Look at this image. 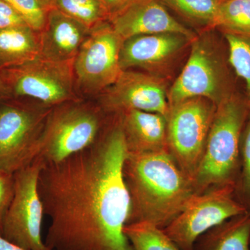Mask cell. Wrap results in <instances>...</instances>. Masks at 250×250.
<instances>
[{
	"mask_svg": "<svg viewBox=\"0 0 250 250\" xmlns=\"http://www.w3.org/2000/svg\"><path fill=\"white\" fill-rule=\"evenodd\" d=\"M127 154L119 118L113 116L90 147L44 163L39 192L50 220L49 250H133L124 233L130 214L123 176Z\"/></svg>",
	"mask_w": 250,
	"mask_h": 250,
	"instance_id": "obj_1",
	"label": "cell"
},
{
	"mask_svg": "<svg viewBox=\"0 0 250 250\" xmlns=\"http://www.w3.org/2000/svg\"><path fill=\"white\" fill-rule=\"evenodd\" d=\"M123 176L130 197L127 224L148 222L164 229L196 194L168 151L128 152Z\"/></svg>",
	"mask_w": 250,
	"mask_h": 250,
	"instance_id": "obj_2",
	"label": "cell"
},
{
	"mask_svg": "<svg viewBox=\"0 0 250 250\" xmlns=\"http://www.w3.org/2000/svg\"><path fill=\"white\" fill-rule=\"evenodd\" d=\"M250 113L246 99L233 94L216 106L201 164L194 177L195 193L236 186L241 166V142Z\"/></svg>",
	"mask_w": 250,
	"mask_h": 250,
	"instance_id": "obj_3",
	"label": "cell"
},
{
	"mask_svg": "<svg viewBox=\"0 0 250 250\" xmlns=\"http://www.w3.org/2000/svg\"><path fill=\"white\" fill-rule=\"evenodd\" d=\"M100 106L82 100L51 110L37 145L35 159L55 164L90 147L106 126Z\"/></svg>",
	"mask_w": 250,
	"mask_h": 250,
	"instance_id": "obj_4",
	"label": "cell"
},
{
	"mask_svg": "<svg viewBox=\"0 0 250 250\" xmlns=\"http://www.w3.org/2000/svg\"><path fill=\"white\" fill-rule=\"evenodd\" d=\"M233 95L228 64L213 38L207 32L197 36L187 62L167 92L169 106L193 98L207 99L217 106Z\"/></svg>",
	"mask_w": 250,
	"mask_h": 250,
	"instance_id": "obj_5",
	"label": "cell"
},
{
	"mask_svg": "<svg viewBox=\"0 0 250 250\" xmlns=\"http://www.w3.org/2000/svg\"><path fill=\"white\" fill-rule=\"evenodd\" d=\"M73 62H57L38 57L0 69L8 98H27L47 107L82 100L74 75Z\"/></svg>",
	"mask_w": 250,
	"mask_h": 250,
	"instance_id": "obj_6",
	"label": "cell"
},
{
	"mask_svg": "<svg viewBox=\"0 0 250 250\" xmlns=\"http://www.w3.org/2000/svg\"><path fill=\"white\" fill-rule=\"evenodd\" d=\"M216 105L207 99L189 98L169 106L167 151L193 182L205 153Z\"/></svg>",
	"mask_w": 250,
	"mask_h": 250,
	"instance_id": "obj_7",
	"label": "cell"
},
{
	"mask_svg": "<svg viewBox=\"0 0 250 250\" xmlns=\"http://www.w3.org/2000/svg\"><path fill=\"white\" fill-rule=\"evenodd\" d=\"M52 108L15 100L0 104V169L14 174L34 160Z\"/></svg>",
	"mask_w": 250,
	"mask_h": 250,
	"instance_id": "obj_8",
	"label": "cell"
},
{
	"mask_svg": "<svg viewBox=\"0 0 250 250\" xmlns=\"http://www.w3.org/2000/svg\"><path fill=\"white\" fill-rule=\"evenodd\" d=\"M43 165L35 159L14 173V195L1 225V236L27 250H49L42 238L45 213L39 192Z\"/></svg>",
	"mask_w": 250,
	"mask_h": 250,
	"instance_id": "obj_9",
	"label": "cell"
},
{
	"mask_svg": "<svg viewBox=\"0 0 250 250\" xmlns=\"http://www.w3.org/2000/svg\"><path fill=\"white\" fill-rule=\"evenodd\" d=\"M248 211L236 197V186L215 187L194 195L164 231L182 250H194L195 242L203 233Z\"/></svg>",
	"mask_w": 250,
	"mask_h": 250,
	"instance_id": "obj_10",
	"label": "cell"
},
{
	"mask_svg": "<svg viewBox=\"0 0 250 250\" xmlns=\"http://www.w3.org/2000/svg\"><path fill=\"white\" fill-rule=\"evenodd\" d=\"M123 42L109 21L90 31L73 62L79 93L99 95L116 82L123 72L120 63Z\"/></svg>",
	"mask_w": 250,
	"mask_h": 250,
	"instance_id": "obj_11",
	"label": "cell"
},
{
	"mask_svg": "<svg viewBox=\"0 0 250 250\" xmlns=\"http://www.w3.org/2000/svg\"><path fill=\"white\" fill-rule=\"evenodd\" d=\"M167 92L164 78L147 72L123 70L116 82L100 95L99 106L108 114L139 110L167 118Z\"/></svg>",
	"mask_w": 250,
	"mask_h": 250,
	"instance_id": "obj_12",
	"label": "cell"
},
{
	"mask_svg": "<svg viewBox=\"0 0 250 250\" xmlns=\"http://www.w3.org/2000/svg\"><path fill=\"white\" fill-rule=\"evenodd\" d=\"M193 40L172 33L129 38L123 41L121 47L122 70L143 69L147 73L164 78V75Z\"/></svg>",
	"mask_w": 250,
	"mask_h": 250,
	"instance_id": "obj_13",
	"label": "cell"
},
{
	"mask_svg": "<svg viewBox=\"0 0 250 250\" xmlns=\"http://www.w3.org/2000/svg\"><path fill=\"white\" fill-rule=\"evenodd\" d=\"M109 22L123 41L134 36L166 33L182 34L192 40L197 36L169 13L161 0H136Z\"/></svg>",
	"mask_w": 250,
	"mask_h": 250,
	"instance_id": "obj_14",
	"label": "cell"
},
{
	"mask_svg": "<svg viewBox=\"0 0 250 250\" xmlns=\"http://www.w3.org/2000/svg\"><path fill=\"white\" fill-rule=\"evenodd\" d=\"M90 31L54 7L40 32V57L57 62H73Z\"/></svg>",
	"mask_w": 250,
	"mask_h": 250,
	"instance_id": "obj_15",
	"label": "cell"
},
{
	"mask_svg": "<svg viewBox=\"0 0 250 250\" xmlns=\"http://www.w3.org/2000/svg\"><path fill=\"white\" fill-rule=\"evenodd\" d=\"M119 118L129 153L167 151V119L159 113L129 110Z\"/></svg>",
	"mask_w": 250,
	"mask_h": 250,
	"instance_id": "obj_16",
	"label": "cell"
},
{
	"mask_svg": "<svg viewBox=\"0 0 250 250\" xmlns=\"http://www.w3.org/2000/svg\"><path fill=\"white\" fill-rule=\"evenodd\" d=\"M194 250H250V211L203 233L195 242Z\"/></svg>",
	"mask_w": 250,
	"mask_h": 250,
	"instance_id": "obj_17",
	"label": "cell"
},
{
	"mask_svg": "<svg viewBox=\"0 0 250 250\" xmlns=\"http://www.w3.org/2000/svg\"><path fill=\"white\" fill-rule=\"evenodd\" d=\"M40 52V33L29 26L0 30V69L31 62Z\"/></svg>",
	"mask_w": 250,
	"mask_h": 250,
	"instance_id": "obj_18",
	"label": "cell"
},
{
	"mask_svg": "<svg viewBox=\"0 0 250 250\" xmlns=\"http://www.w3.org/2000/svg\"><path fill=\"white\" fill-rule=\"evenodd\" d=\"M124 233L133 250H182L163 229L148 222L127 224Z\"/></svg>",
	"mask_w": 250,
	"mask_h": 250,
	"instance_id": "obj_19",
	"label": "cell"
},
{
	"mask_svg": "<svg viewBox=\"0 0 250 250\" xmlns=\"http://www.w3.org/2000/svg\"><path fill=\"white\" fill-rule=\"evenodd\" d=\"M214 28L224 34L250 35V0H223Z\"/></svg>",
	"mask_w": 250,
	"mask_h": 250,
	"instance_id": "obj_20",
	"label": "cell"
},
{
	"mask_svg": "<svg viewBox=\"0 0 250 250\" xmlns=\"http://www.w3.org/2000/svg\"><path fill=\"white\" fill-rule=\"evenodd\" d=\"M54 6L90 31L109 21L101 0H54Z\"/></svg>",
	"mask_w": 250,
	"mask_h": 250,
	"instance_id": "obj_21",
	"label": "cell"
},
{
	"mask_svg": "<svg viewBox=\"0 0 250 250\" xmlns=\"http://www.w3.org/2000/svg\"><path fill=\"white\" fill-rule=\"evenodd\" d=\"M166 7L173 10L190 22L207 29L214 28L219 6L223 0H161Z\"/></svg>",
	"mask_w": 250,
	"mask_h": 250,
	"instance_id": "obj_22",
	"label": "cell"
},
{
	"mask_svg": "<svg viewBox=\"0 0 250 250\" xmlns=\"http://www.w3.org/2000/svg\"><path fill=\"white\" fill-rule=\"evenodd\" d=\"M225 37L228 45L229 63L246 83V100L250 108V35L226 34Z\"/></svg>",
	"mask_w": 250,
	"mask_h": 250,
	"instance_id": "obj_23",
	"label": "cell"
},
{
	"mask_svg": "<svg viewBox=\"0 0 250 250\" xmlns=\"http://www.w3.org/2000/svg\"><path fill=\"white\" fill-rule=\"evenodd\" d=\"M22 16L27 25L40 33L53 9L54 0H5Z\"/></svg>",
	"mask_w": 250,
	"mask_h": 250,
	"instance_id": "obj_24",
	"label": "cell"
},
{
	"mask_svg": "<svg viewBox=\"0 0 250 250\" xmlns=\"http://www.w3.org/2000/svg\"><path fill=\"white\" fill-rule=\"evenodd\" d=\"M240 155L241 166L236 184V195L250 211V113L242 134Z\"/></svg>",
	"mask_w": 250,
	"mask_h": 250,
	"instance_id": "obj_25",
	"label": "cell"
},
{
	"mask_svg": "<svg viewBox=\"0 0 250 250\" xmlns=\"http://www.w3.org/2000/svg\"><path fill=\"white\" fill-rule=\"evenodd\" d=\"M14 174L0 169V234L1 225L6 210L14 195Z\"/></svg>",
	"mask_w": 250,
	"mask_h": 250,
	"instance_id": "obj_26",
	"label": "cell"
},
{
	"mask_svg": "<svg viewBox=\"0 0 250 250\" xmlns=\"http://www.w3.org/2000/svg\"><path fill=\"white\" fill-rule=\"evenodd\" d=\"M27 25L22 16L11 4L0 0V30Z\"/></svg>",
	"mask_w": 250,
	"mask_h": 250,
	"instance_id": "obj_27",
	"label": "cell"
},
{
	"mask_svg": "<svg viewBox=\"0 0 250 250\" xmlns=\"http://www.w3.org/2000/svg\"><path fill=\"white\" fill-rule=\"evenodd\" d=\"M135 1L136 0H101L107 13L109 21L113 16L121 12Z\"/></svg>",
	"mask_w": 250,
	"mask_h": 250,
	"instance_id": "obj_28",
	"label": "cell"
},
{
	"mask_svg": "<svg viewBox=\"0 0 250 250\" xmlns=\"http://www.w3.org/2000/svg\"><path fill=\"white\" fill-rule=\"evenodd\" d=\"M0 250H27L22 247L8 241L4 236L0 234Z\"/></svg>",
	"mask_w": 250,
	"mask_h": 250,
	"instance_id": "obj_29",
	"label": "cell"
},
{
	"mask_svg": "<svg viewBox=\"0 0 250 250\" xmlns=\"http://www.w3.org/2000/svg\"><path fill=\"white\" fill-rule=\"evenodd\" d=\"M6 98H8V96L7 95H6L4 85H3L1 79H0V104L2 103L3 100Z\"/></svg>",
	"mask_w": 250,
	"mask_h": 250,
	"instance_id": "obj_30",
	"label": "cell"
}]
</instances>
